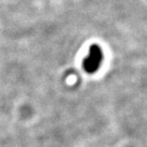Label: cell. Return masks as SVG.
Masks as SVG:
<instances>
[{
	"label": "cell",
	"mask_w": 147,
	"mask_h": 147,
	"mask_svg": "<svg viewBox=\"0 0 147 147\" xmlns=\"http://www.w3.org/2000/svg\"><path fill=\"white\" fill-rule=\"evenodd\" d=\"M104 54L98 45H92L90 47L89 55L83 61V68L89 74L96 73L101 66Z\"/></svg>",
	"instance_id": "cell-1"
}]
</instances>
